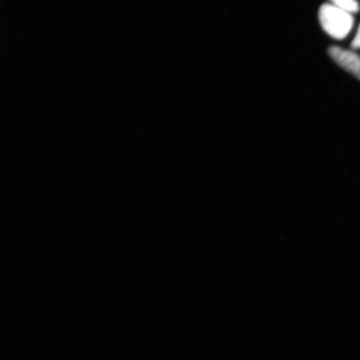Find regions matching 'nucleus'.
I'll use <instances>...</instances> for the list:
<instances>
[{
    "label": "nucleus",
    "instance_id": "1",
    "mask_svg": "<svg viewBox=\"0 0 360 360\" xmlns=\"http://www.w3.org/2000/svg\"><path fill=\"white\" fill-rule=\"evenodd\" d=\"M319 19L322 28L332 38L344 39L352 30L354 19L348 12L331 4H325L319 8Z\"/></svg>",
    "mask_w": 360,
    "mask_h": 360
},
{
    "label": "nucleus",
    "instance_id": "2",
    "mask_svg": "<svg viewBox=\"0 0 360 360\" xmlns=\"http://www.w3.org/2000/svg\"><path fill=\"white\" fill-rule=\"evenodd\" d=\"M328 52L337 65L360 80V56L358 53L338 46L330 47Z\"/></svg>",
    "mask_w": 360,
    "mask_h": 360
},
{
    "label": "nucleus",
    "instance_id": "3",
    "mask_svg": "<svg viewBox=\"0 0 360 360\" xmlns=\"http://www.w3.org/2000/svg\"><path fill=\"white\" fill-rule=\"evenodd\" d=\"M330 2L333 6L348 12L351 15L358 13L360 10L357 0H330Z\"/></svg>",
    "mask_w": 360,
    "mask_h": 360
},
{
    "label": "nucleus",
    "instance_id": "4",
    "mask_svg": "<svg viewBox=\"0 0 360 360\" xmlns=\"http://www.w3.org/2000/svg\"><path fill=\"white\" fill-rule=\"evenodd\" d=\"M351 47H352L354 49H360V25L359 27L356 35H355L352 43H351Z\"/></svg>",
    "mask_w": 360,
    "mask_h": 360
}]
</instances>
